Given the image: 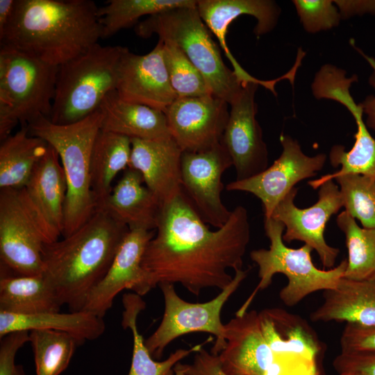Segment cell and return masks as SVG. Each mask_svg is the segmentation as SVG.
Segmentation results:
<instances>
[{"label": "cell", "mask_w": 375, "mask_h": 375, "mask_svg": "<svg viewBox=\"0 0 375 375\" xmlns=\"http://www.w3.org/2000/svg\"><path fill=\"white\" fill-rule=\"evenodd\" d=\"M17 0H0V35H3L10 22Z\"/></svg>", "instance_id": "44"}, {"label": "cell", "mask_w": 375, "mask_h": 375, "mask_svg": "<svg viewBox=\"0 0 375 375\" xmlns=\"http://www.w3.org/2000/svg\"><path fill=\"white\" fill-rule=\"evenodd\" d=\"M197 0H109L97 15L102 38L130 27L142 16L153 15L181 7H196Z\"/></svg>", "instance_id": "32"}, {"label": "cell", "mask_w": 375, "mask_h": 375, "mask_svg": "<svg viewBox=\"0 0 375 375\" xmlns=\"http://www.w3.org/2000/svg\"><path fill=\"white\" fill-rule=\"evenodd\" d=\"M322 303L310 315L312 322H346L375 326V278H342L334 289L325 290Z\"/></svg>", "instance_id": "25"}, {"label": "cell", "mask_w": 375, "mask_h": 375, "mask_svg": "<svg viewBox=\"0 0 375 375\" xmlns=\"http://www.w3.org/2000/svg\"><path fill=\"white\" fill-rule=\"evenodd\" d=\"M62 306L55 290L43 274L35 276L8 274L1 267L0 312L35 315L60 312Z\"/></svg>", "instance_id": "27"}, {"label": "cell", "mask_w": 375, "mask_h": 375, "mask_svg": "<svg viewBox=\"0 0 375 375\" xmlns=\"http://www.w3.org/2000/svg\"><path fill=\"white\" fill-rule=\"evenodd\" d=\"M103 114L97 109L76 122L59 125L41 117L27 124L31 135L45 140L58 153L67 182L62 235L67 237L97 210L91 188L90 160Z\"/></svg>", "instance_id": "4"}, {"label": "cell", "mask_w": 375, "mask_h": 375, "mask_svg": "<svg viewBox=\"0 0 375 375\" xmlns=\"http://www.w3.org/2000/svg\"><path fill=\"white\" fill-rule=\"evenodd\" d=\"M367 60L373 67L369 82L375 90V60L374 58L367 57ZM364 113L367 115L366 126L375 131V94L368 96L364 101L359 103Z\"/></svg>", "instance_id": "43"}, {"label": "cell", "mask_w": 375, "mask_h": 375, "mask_svg": "<svg viewBox=\"0 0 375 375\" xmlns=\"http://www.w3.org/2000/svg\"><path fill=\"white\" fill-rule=\"evenodd\" d=\"M304 29L311 33L337 26L342 19L331 0H294L292 1Z\"/></svg>", "instance_id": "37"}, {"label": "cell", "mask_w": 375, "mask_h": 375, "mask_svg": "<svg viewBox=\"0 0 375 375\" xmlns=\"http://www.w3.org/2000/svg\"><path fill=\"white\" fill-rule=\"evenodd\" d=\"M337 225L345 235L347 266L343 278H375V228L360 227L345 210L337 217Z\"/></svg>", "instance_id": "33"}, {"label": "cell", "mask_w": 375, "mask_h": 375, "mask_svg": "<svg viewBox=\"0 0 375 375\" xmlns=\"http://www.w3.org/2000/svg\"><path fill=\"white\" fill-rule=\"evenodd\" d=\"M339 375H367V374L360 371L347 370V371L340 372Z\"/></svg>", "instance_id": "45"}, {"label": "cell", "mask_w": 375, "mask_h": 375, "mask_svg": "<svg viewBox=\"0 0 375 375\" xmlns=\"http://www.w3.org/2000/svg\"><path fill=\"white\" fill-rule=\"evenodd\" d=\"M260 84L243 85L238 98L230 105L228 119L222 143L233 160L237 181L254 176L268 167V151L256 118L255 94Z\"/></svg>", "instance_id": "16"}, {"label": "cell", "mask_w": 375, "mask_h": 375, "mask_svg": "<svg viewBox=\"0 0 375 375\" xmlns=\"http://www.w3.org/2000/svg\"><path fill=\"white\" fill-rule=\"evenodd\" d=\"M259 315L272 351L266 375H318L320 346L308 325L280 308L265 309Z\"/></svg>", "instance_id": "12"}, {"label": "cell", "mask_w": 375, "mask_h": 375, "mask_svg": "<svg viewBox=\"0 0 375 375\" xmlns=\"http://www.w3.org/2000/svg\"><path fill=\"white\" fill-rule=\"evenodd\" d=\"M98 8L92 0H17L1 46L59 67L102 38Z\"/></svg>", "instance_id": "2"}, {"label": "cell", "mask_w": 375, "mask_h": 375, "mask_svg": "<svg viewBox=\"0 0 375 375\" xmlns=\"http://www.w3.org/2000/svg\"><path fill=\"white\" fill-rule=\"evenodd\" d=\"M122 301L124 311L122 326L124 329H131L133 339L131 365L128 375H175L174 367L178 362L190 354L195 353L204 344L212 340H208L188 349H179L171 353L165 360L156 361L149 351L137 326L138 316L146 308L145 302L141 296L135 293L124 294Z\"/></svg>", "instance_id": "31"}, {"label": "cell", "mask_w": 375, "mask_h": 375, "mask_svg": "<svg viewBox=\"0 0 375 375\" xmlns=\"http://www.w3.org/2000/svg\"><path fill=\"white\" fill-rule=\"evenodd\" d=\"M156 230L142 260L150 290L178 283L198 297L206 288L223 290L233 279L228 270L242 269L250 224L242 206L211 231L181 190L162 204Z\"/></svg>", "instance_id": "1"}, {"label": "cell", "mask_w": 375, "mask_h": 375, "mask_svg": "<svg viewBox=\"0 0 375 375\" xmlns=\"http://www.w3.org/2000/svg\"><path fill=\"white\" fill-rule=\"evenodd\" d=\"M48 147L45 140L30 134L27 125L2 140L0 189L24 188Z\"/></svg>", "instance_id": "30"}, {"label": "cell", "mask_w": 375, "mask_h": 375, "mask_svg": "<svg viewBox=\"0 0 375 375\" xmlns=\"http://www.w3.org/2000/svg\"><path fill=\"white\" fill-rule=\"evenodd\" d=\"M297 193V188H294L276 206L271 217L285 226L284 242H303L317 252L324 268L331 269L340 250L326 243L324 233L331 217L343 207L340 189L333 180L323 183L317 201L306 208L294 204Z\"/></svg>", "instance_id": "13"}, {"label": "cell", "mask_w": 375, "mask_h": 375, "mask_svg": "<svg viewBox=\"0 0 375 375\" xmlns=\"http://www.w3.org/2000/svg\"><path fill=\"white\" fill-rule=\"evenodd\" d=\"M124 49L97 43L59 66L49 119L56 124H69L99 109L103 98L116 90Z\"/></svg>", "instance_id": "8"}, {"label": "cell", "mask_w": 375, "mask_h": 375, "mask_svg": "<svg viewBox=\"0 0 375 375\" xmlns=\"http://www.w3.org/2000/svg\"><path fill=\"white\" fill-rule=\"evenodd\" d=\"M264 228L270 242L269 249H256L250 253L251 260L258 267L260 281L236 315L247 311L256 294L272 283L276 274H283L288 279L287 285L279 292V297L290 307L315 292L334 289L344 276L347 259L331 269H320L312 262V249L310 246L305 244L292 249L285 244L283 240L285 226L281 222L272 217L265 218Z\"/></svg>", "instance_id": "6"}, {"label": "cell", "mask_w": 375, "mask_h": 375, "mask_svg": "<svg viewBox=\"0 0 375 375\" xmlns=\"http://www.w3.org/2000/svg\"><path fill=\"white\" fill-rule=\"evenodd\" d=\"M129 228L97 209L77 231L44 244L43 274L62 303L82 310L87 298L108 272Z\"/></svg>", "instance_id": "3"}, {"label": "cell", "mask_w": 375, "mask_h": 375, "mask_svg": "<svg viewBox=\"0 0 375 375\" xmlns=\"http://www.w3.org/2000/svg\"><path fill=\"white\" fill-rule=\"evenodd\" d=\"M333 3L338 6L342 18H348L355 15L365 13L375 14V0L346 1L336 0Z\"/></svg>", "instance_id": "42"}, {"label": "cell", "mask_w": 375, "mask_h": 375, "mask_svg": "<svg viewBox=\"0 0 375 375\" xmlns=\"http://www.w3.org/2000/svg\"><path fill=\"white\" fill-rule=\"evenodd\" d=\"M356 75L346 77V72L334 65L326 64L316 74L311 85L312 94L317 99H328L344 106L351 113L357 125L353 147L346 151L342 145L333 146L329 153L333 167L341 165L339 171L308 181L313 189L323 183L349 174H360L375 178V139L370 135L363 121V111L356 104L351 94L352 83L357 81Z\"/></svg>", "instance_id": "10"}, {"label": "cell", "mask_w": 375, "mask_h": 375, "mask_svg": "<svg viewBox=\"0 0 375 375\" xmlns=\"http://www.w3.org/2000/svg\"><path fill=\"white\" fill-rule=\"evenodd\" d=\"M338 373L347 370H356L367 375H375V353L342 352L333 362Z\"/></svg>", "instance_id": "41"}, {"label": "cell", "mask_w": 375, "mask_h": 375, "mask_svg": "<svg viewBox=\"0 0 375 375\" xmlns=\"http://www.w3.org/2000/svg\"><path fill=\"white\" fill-rule=\"evenodd\" d=\"M128 167L138 171L145 185L162 203L181 190L182 149L172 138L157 140L131 138Z\"/></svg>", "instance_id": "23"}, {"label": "cell", "mask_w": 375, "mask_h": 375, "mask_svg": "<svg viewBox=\"0 0 375 375\" xmlns=\"http://www.w3.org/2000/svg\"><path fill=\"white\" fill-rule=\"evenodd\" d=\"M36 375H60L66 369L76 346L77 340L70 334L50 329L29 331Z\"/></svg>", "instance_id": "34"}, {"label": "cell", "mask_w": 375, "mask_h": 375, "mask_svg": "<svg viewBox=\"0 0 375 375\" xmlns=\"http://www.w3.org/2000/svg\"><path fill=\"white\" fill-rule=\"evenodd\" d=\"M99 109L103 114V131L143 140L172 137L162 111L125 101L117 90L103 98Z\"/></svg>", "instance_id": "26"}, {"label": "cell", "mask_w": 375, "mask_h": 375, "mask_svg": "<svg viewBox=\"0 0 375 375\" xmlns=\"http://www.w3.org/2000/svg\"><path fill=\"white\" fill-rule=\"evenodd\" d=\"M229 104L210 94L181 98L165 111L172 138L183 151L207 150L222 140Z\"/></svg>", "instance_id": "17"}, {"label": "cell", "mask_w": 375, "mask_h": 375, "mask_svg": "<svg viewBox=\"0 0 375 375\" xmlns=\"http://www.w3.org/2000/svg\"><path fill=\"white\" fill-rule=\"evenodd\" d=\"M135 33L176 45L200 72L212 94L231 105L244 85L224 62L219 49L196 7H181L149 16L138 23Z\"/></svg>", "instance_id": "5"}, {"label": "cell", "mask_w": 375, "mask_h": 375, "mask_svg": "<svg viewBox=\"0 0 375 375\" xmlns=\"http://www.w3.org/2000/svg\"><path fill=\"white\" fill-rule=\"evenodd\" d=\"M233 160L222 142L199 152L183 151L181 188L205 223L217 228L229 219L232 210L222 201L224 172Z\"/></svg>", "instance_id": "14"}, {"label": "cell", "mask_w": 375, "mask_h": 375, "mask_svg": "<svg viewBox=\"0 0 375 375\" xmlns=\"http://www.w3.org/2000/svg\"><path fill=\"white\" fill-rule=\"evenodd\" d=\"M131 153V138L100 130L92 147L90 160L92 191L101 208L110 195L112 182L117 174L128 168Z\"/></svg>", "instance_id": "29"}, {"label": "cell", "mask_w": 375, "mask_h": 375, "mask_svg": "<svg viewBox=\"0 0 375 375\" xmlns=\"http://www.w3.org/2000/svg\"><path fill=\"white\" fill-rule=\"evenodd\" d=\"M280 142L281 154L270 167L251 178L232 181L226 187L228 191L246 192L258 198L265 218L271 217L276 206L297 183L315 176L326 160L324 153L306 155L299 142L290 135L281 134Z\"/></svg>", "instance_id": "15"}, {"label": "cell", "mask_w": 375, "mask_h": 375, "mask_svg": "<svg viewBox=\"0 0 375 375\" xmlns=\"http://www.w3.org/2000/svg\"><path fill=\"white\" fill-rule=\"evenodd\" d=\"M47 240L22 189H0L1 266L23 276L43 274Z\"/></svg>", "instance_id": "11"}, {"label": "cell", "mask_w": 375, "mask_h": 375, "mask_svg": "<svg viewBox=\"0 0 375 375\" xmlns=\"http://www.w3.org/2000/svg\"><path fill=\"white\" fill-rule=\"evenodd\" d=\"M60 161L58 153L49 144L28 183L22 188L44 231L47 243L58 240L63 231L67 188Z\"/></svg>", "instance_id": "20"}, {"label": "cell", "mask_w": 375, "mask_h": 375, "mask_svg": "<svg viewBox=\"0 0 375 375\" xmlns=\"http://www.w3.org/2000/svg\"><path fill=\"white\" fill-rule=\"evenodd\" d=\"M194 353L192 363L179 362L174 366L175 375H227L221 368L218 356L203 347Z\"/></svg>", "instance_id": "40"}, {"label": "cell", "mask_w": 375, "mask_h": 375, "mask_svg": "<svg viewBox=\"0 0 375 375\" xmlns=\"http://www.w3.org/2000/svg\"><path fill=\"white\" fill-rule=\"evenodd\" d=\"M58 67L7 46L0 49V139L18 122L50 119Z\"/></svg>", "instance_id": "7"}, {"label": "cell", "mask_w": 375, "mask_h": 375, "mask_svg": "<svg viewBox=\"0 0 375 375\" xmlns=\"http://www.w3.org/2000/svg\"><path fill=\"white\" fill-rule=\"evenodd\" d=\"M249 269L234 272L231 283L214 299L204 303H190L181 299L174 285L161 283L165 309L160 324L144 343L151 355L160 359L166 347L178 337L196 332L215 336L210 352L217 356L224 348L225 324L222 322V310L230 297L246 278Z\"/></svg>", "instance_id": "9"}, {"label": "cell", "mask_w": 375, "mask_h": 375, "mask_svg": "<svg viewBox=\"0 0 375 375\" xmlns=\"http://www.w3.org/2000/svg\"><path fill=\"white\" fill-rule=\"evenodd\" d=\"M105 328L103 318L85 310L35 315L0 312V338L14 331L50 329L67 333L81 344L85 340L99 338Z\"/></svg>", "instance_id": "28"}, {"label": "cell", "mask_w": 375, "mask_h": 375, "mask_svg": "<svg viewBox=\"0 0 375 375\" xmlns=\"http://www.w3.org/2000/svg\"><path fill=\"white\" fill-rule=\"evenodd\" d=\"M226 344L217 355L227 375H266L272 351L255 310L236 315L225 324Z\"/></svg>", "instance_id": "22"}, {"label": "cell", "mask_w": 375, "mask_h": 375, "mask_svg": "<svg viewBox=\"0 0 375 375\" xmlns=\"http://www.w3.org/2000/svg\"><path fill=\"white\" fill-rule=\"evenodd\" d=\"M143 183L138 171L127 168L99 209L129 230L156 229L162 203Z\"/></svg>", "instance_id": "24"}, {"label": "cell", "mask_w": 375, "mask_h": 375, "mask_svg": "<svg viewBox=\"0 0 375 375\" xmlns=\"http://www.w3.org/2000/svg\"><path fill=\"white\" fill-rule=\"evenodd\" d=\"M163 56L170 84L177 99L212 94L202 74L176 45L163 41Z\"/></svg>", "instance_id": "35"}, {"label": "cell", "mask_w": 375, "mask_h": 375, "mask_svg": "<svg viewBox=\"0 0 375 375\" xmlns=\"http://www.w3.org/2000/svg\"><path fill=\"white\" fill-rule=\"evenodd\" d=\"M116 90L127 101L165 111L177 99L164 60L163 41L145 55L125 47L119 63Z\"/></svg>", "instance_id": "19"}, {"label": "cell", "mask_w": 375, "mask_h": 375, "mask_svg": "<svg viewBox=\"0 0 375 375\" xmlns=\"http://www.w3.org/2000/svg\"><path fill=\"white\" fill-rule=\"evenodd\" d=\"M345 211L366 228H375V178L349 174L335 178Z\"/></svg>", "instance_id": "36"}, {"label": "cell", "mask_w": 375, "mask_h": 375, "mask_svg": "<svg viewBox=\"0 0 375 375\" xmlns=\"http://www.w3.org/2000/svg\"><path fill=\"white\" fill-rule=\"evenodd\" d=\"M197 9L204 24L218 40L240 80L244 84L255 82L267 88V81L256 78L240 65L228 49L226 36L229 25L242 15H251L257 19L254 33L258 37L270 32L276 25L281 12L276 3L269 0H198Z\"/></svg>", "instance_id": "21"}, {"label": "cell", "mask_w": 375, "mask_h": 375, "mask_svg": "<svg viewBox=\"0 0 375 375\" xmlns=\"http://www.w3.org/2000/svg\"><path fill=\"white\" fill-rule=\"evenodd\" d=\"M154 235L152 231L144 229L128 231L108 272L90 293L82 310L103 318L112 307L115 297L123 290H131L141 297L151 290L142 260Z\"/></svg>", "instance_id": "18"}, {"label": "cell", "mask_w": 375, "mask_h": 375, "mask_svg": "<svg viewBox=\"0 0 375 375\" xmlns=\"http://www.w3.org/2000/svg\"><path fill=\"white\" fill-rule=\"evenodd\" d=\"M28 342V331H14L0 338V375H26L22 366L15 364V356Z\"/></svg>", "instance_id": "38"}, {"label": "cell", "mask_w": 375, "mask_h": 375, "mask_svg": "<svg viewBox=\"0 0 375 375\" xmlns=\"http://www.w3.org/2000/svg\"><path fill=\"white\" fill-rule=\"evenodd\" d=\"M342 352L375 353V326L347 323L340 338Z\"/></svg>", "instance_id": "39"}]
</instances>
